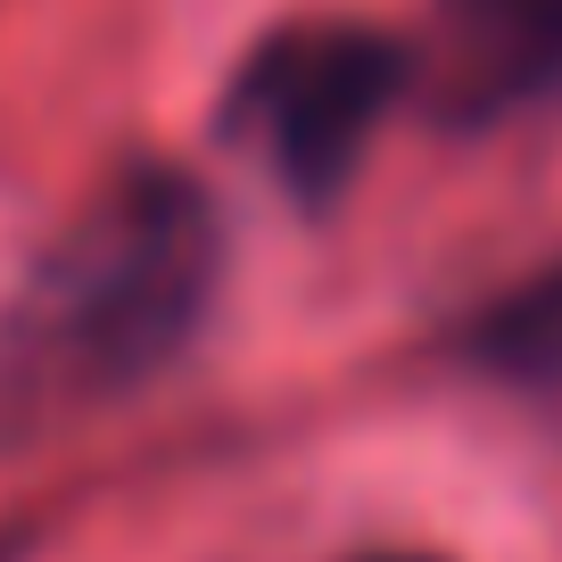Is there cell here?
Here are the masks:
<instances>
[{
	"label": "cell",
	"mask_w": 562,
	"mask_h": 562,
	"mask_svg": "<svg viewBox=\"0 0 562 562\" xmlns=\"http://www.w3.org/2000/svg\"><path fill=\"white\" fill-rule=\"evenodd\" d=\"M562 91V0H439L430 100L447 124H505Z\"/></svg>",
	"instance_id": "obj_3"
},
{
	"label": "cell",
	"mask_w": 562,
	"mask_h": 562,
	"mask_svg": "<svg viewBox=\"0 0 562 562\" xmlns=\"http://www.w3.org/2000/svg\"><path fill=\"white\" fill-rule=\"evenodd\" d=\"M356 562H439V554H356Z\"/></svg>",
	"instance_id": "obj_5"
},
{
	"label": "cell",
	"mask_w": 562,
	"mask_h": 562,
	"mask_svg": "<svg viewBox=\"0 0 562 562\" xmlns=\"http://www.w3.org/2000/svg\"><path fill=\"white\" fill-rule=\"evenodd\" d=\"M414 83V50L372 25H281L232 75L224 124L273 166V182L299 207H331L348 191L356 158L389 124V108Z\"/></svg>",
	"instance_id": "obj_2"
},
{
	"label": "cell",
	"mask_w": 562,
	"mask_h": 562,
	"mask_svg": "<svg viewBox=\"0 0 562 562\" xmlns=\"http://www.w3.org/2000/svg\"><path fill=\"white\" fill-rule=\"evenodd\" d=\"M463 364L488 372L505 389H562V265L513 281L505 299H488L463 331Z\"/></svg>",
	"instance_id": "obj_4"
},
{
	"label": "cell",
	"mask_w": 562,
	"mask_h": 562,
	"mask_svg": "<svg viewBox=\"0 0 562 562\" xmlns=\"http://www.w3.org/2000/svg\"><path fill=\"white\" fill-rule=\"evenodd\" d=\"M224 224L175 166H124L34 265L0 323V430L133 397L215 306Z\"/></svg>",
	"instance_id": "obj_1"
}]
</instances>
